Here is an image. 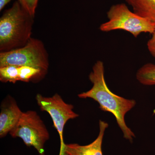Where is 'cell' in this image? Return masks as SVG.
<instances>
[{
    "instance_id": "obj_11",
    "label": "cell",
    "mask_w": 155,
    "mask_h": 155,
    "mask_svg": "<svg viewBox=\"0 0 155 155\" xmlns=\"http://www.w3.org/2000/svg\"><path fill=\"white\" fill-rule=\"evenodd\" d=\"M136 76L139 82L143 85H155V64H144L137 70Z\"/></svg>"
},
{
    "instance_id": "obj_9",
    "label": "cell",
    "mask_w": 155,
    "mask_h": 155,
    "mask_svg": "<svg viewBox=\"0 0 155 155\" xmlns=\"http://www.w3.org/2000/svg\"><path fill=\"white\" fill-rule=\"evenodd\" d=\"M133 12L155 24V0H125Z\"/></svg>"
},
{
    "instance_id": "obj_8",
    "label": "cell",
    "mask_w": 155,
    "mask_h": 155,
    "mask_svg": "<svg viewBox=\"0 0 155 155\" xmlns=\"http://www.w3.org/2000/svg\"><path fill=\"white\" fill-rule=\"evenodd\" d=\"M99 124V133L94 141L86 145L75 143L65 144V153L67 155H103L102 148L103 138L109 125L102 120H100Z\"/></svg>"
},
{
    "instance_id": "obj_10",
    "label": "cell",
    "mask_w": 155,
    "mask_h": 155,
    "mask_svg": "<svg viewBox=\"0 0 155 155\" xmlns=\"http://www.w3.org/2000/svg\"><path fill=\"white\" fill-rule=\"evenodd\" d=\"M47 72L38 68L28 66L19 67V81L23 82H37L42 79Z\"/></svg>"
},
{
    "instance_id": "obj_3",
    "label": "cell",
    "mask_w": 155,
    "mask_h": 155,
    "mask_svg": "<svg viewBox=\"0 0 155 155\" xmlns=\"http://www.w3.org/2000/svg\"><path fill=\"white\" fill-rule=\"evenodd\" d=\"M107 16L108 21L100 26V30L104 32L123 30L137 38L142 33L152 34L155 29V23L130 11L124 3L111 6Z\"/></svg>"
},
{
    "instance_id": "obj_4",
    "label": "cell",
    "mask_w": 155,
    "mask_h": 155,
    "mask_svg": "<svg viewBox=\"0 0 155 155\" xmlns=\"http://www.w3.org/2000/svg\"><path fill=\"white\" fill-rule=\"evenodd\" d=\"M13 65L28 66L48 72L49 66L48 55L43 43L31 38L25 45L0 53V67Z\"/></svg>"
},
{
    "instance_id": "obj_13",
    "label": "cell",
    "mask_w": 155,
    "mask_h": 155,
    "mask_svg": "<svg viewBox=\"0 0 155 155\" xmlns=\"http://www.w3.org/2000/svg\"><path fill=\"white\" fill-rule=\"evenodd\" d=\"M23 8L34 17L39 0H17Z\"/></svg>"
},
{
    "instance_id": "obj_14",
    "label": "cell",
    "mask_w": 155,
    "mask_h": 155,
    "mask_svg": "<svg viewBox=\"0 0 155 155\" xmlns=\"http://www.w3.org/2000/svg\"><path fill=\"white\" fill-rule=\"evenodd\" d=\"M147 46L151 55L155 58V28L152 34L151 38L147 42Z\"/></svg>"
},
{
    "instance_id": "obj_1",
    "label": "cell",
    "mask_w": 155,
    "mask_h": 155,
    "mask_svg": "<svg viewBox=\"0 0 155 155\" xmlns=\"http://www.w3.org/2000/svg\"><path fill=\"white\" fill-rule=\"evenodd\" d=\"M89 79L93 84L90 90L78 94L80 98L92 99L99 104L101 110L114 115L123 137L130 143L133 142L135 134L125 122V115L136 105L135 100H129L117 95L108 88L104 78V67L102 61H97L93 67Z\"/></svg>"
},
{
    "instance_id": "obj_5",
    "label": "cell",
    "mask_w": 155,
    "mask_h": 155,
    "mask_svg": "<svg viewBox=\"0 0 155 155\" xmlns=\"http://www.w3.org/2000/svg\"><path fill=\"white\" fill-rule=\"evenodd\" d=\"M9 134L13 138H21L26 146L33 147L39 155H45V143L49 139L50 134L36 111L23 112L19 122Z\"/></svg>"
},
{
    "instance_id": "obj_2",
    "label": "cell",
    "mask_w": 155,
    "mask_h": 155,
    "mask_svg": "<svg viewBox=\"0 0 155 155\" xmlns=\"http://www.w3.org/2000/svg\"><path fill=\"white\" fill-rule=\"evenodd\" d=\"M34 17L16 1L0 18V51L24 46L31 37Z\"/></svg>"
},
{
    "instance_id": "obj_12",
    "label": "cell",
    "mask_w": 155,
    "mask_h": 155,
    "mask_svg": "<svg viewBox=\"0 0 155 155\" xmlns=\"http://www.w3.org/2000/svg\"><path fill=\"white\" fill-rule=\"evenodd\" d=\"M0 81L3 83L13 84L19 81V67L8 65L0 67Z\"/></svg>"
},
{
    "instance_id": "obj_15",
    "label": "cell",
    "mask_w": 155,
    "mask_h": 155,
    "mask_svg": "<svg viewBox=\"0 0 155 155\" xmlns=\"http://www.w3.org/2000/svg\"><path fill=\"white\" fill-rule=\"evenodd\" d=\"M12 0H0V11H2L6 5Z\"/></svg>"
},
{
    "instance_id": "obj_7",
    "label": "cell",
    "mask_w": 155,
    "mask_h": 155,
    "mask_svg": "<svg viewBox=\"0 0 155 155\" xmlns=\"http://www.w3.org/2000/svg\"><path fill=\"white\" fill-rule=\"evenodd\" d=\"M22 113L14 98L8 96L4 100L1 106L0 138L10 133L19 122Z\"/></svg>"
},
{
    "instance_id": "obj_6",
    "label": "cell",
    "mask_w": 155,
    "mask_h": 155,
    "mask_svg": "<svg viewBox=\"0 0 155 155\" xmlns=\"http://www.w3.org/2000/svg\"><path fill=\"white\" fill-rule=\"evenodd\" d=\"M37 103L42 111L48 113L52 119L54 127L58 131L61 140L59 155H67L65 153L63 132L66 123L70 119H75L79 116L73 110L74 106L67 104L58 93L53 96H43L38 94L35 97Z\"/></svg>"
}]
</instances>
